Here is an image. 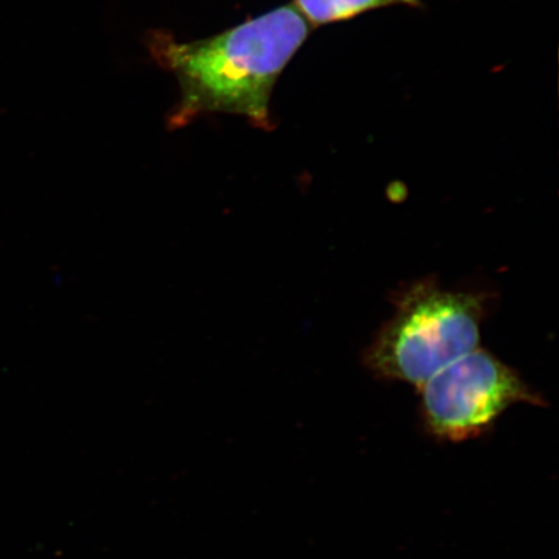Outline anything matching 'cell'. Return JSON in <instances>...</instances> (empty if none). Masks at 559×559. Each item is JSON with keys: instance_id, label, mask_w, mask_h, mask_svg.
I'll return each mask as SVG.
<instances>
[{"instance_id": "cell-1", "label": "cell", "mask_w": 559, "mask_h": 559, "mask_svg": "<svg viewBox=\"0 0 559 559\" xmlns=\"http://www.w3.org/2000/svg\"><path fill=\"white\" fill-rule=\"evenodd\" d=\"M310 31L309 21L288 4L186 44L169 32H150L145 44L152 58L179 82L180 100L167 118L169 128H183L202 114H229L270 130L272 91Z\"/></svg>"}, {"instance_id": "cell-4", "label": "cell", "mask_w": 559, "mask_h": 559, "mask_svg": "<svg viewBox=\"0 0 559 559\" xmlns=\"http://www.w3.org/2000/svg\"><path fill=\"white\" fill-rule=\"evenodd\" d=\"M418 7L419 0H295L293 5L312 26L338 23L388 5Z\"/></svg>"}, {"instance_id": "cell-2", "label": "cell", "mask_w": 559, "mask_h": 559, "mask_svg": "<svg viewBox=\"0 0 559 559\" xmlns=\"http://www.w3.org/2000/svg\"><path fill=\"white\" fill-rule=\"evenodd\" d=\"M396 309L366 352L382 379L417 389L451 362L478 348L485 299L474 293L419 282L402 293Z\"/></svg>"}, {"instance_id": "cell-3", "label": "cell", "mask_w": 559, "mask_h": 559, "mask_svg": "<svg viewBox=\"0 0 559 559\" xmlns=\"http://www.w3.org/2000/svg\"><path fill=\"white\" fill-rule=\"evenodd\" d=\"M418 390L426 429L449 442L480 436L514 404L544 403L515 370L479 347Z\"/></svg>"}]
</instances>
